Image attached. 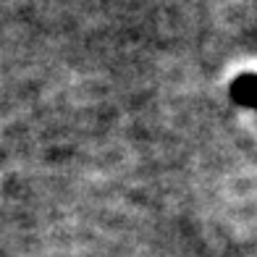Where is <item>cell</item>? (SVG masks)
<instances>
[{"label": "cell", "instance_id": "obj_1", "mask_svg": "<svg viewBox=\"0 0 257 257\" xmlns=\"http://www.w3.org/2000/svg\"><path fill=\"white\" fill-rule=\"evenodd\" d=\"M231 97L236 100L239 105H247V108H257V76L247 74L239 76L231 87Z\"/></svg>", "mask_w": 257, "mask_h": 257}]
</instances>
